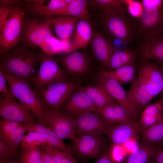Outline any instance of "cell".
I'll list each match as a JSON object with an SVG mask.
<instances>
[{
    "label": "cell",
    "instance_id": "cell-32",
    "mask_svg": "<svg viewBox=\"0 0 163 163\" xmlns=\"http://www.w3.org/2000/svg\"><path fill=\"white\" fill-rule=\"evenodd\" d=\"M22 142L21 149L32 147H40L48 144L47 138L43 133L36 131H28Z\"/></svg>",
    "mask_w": 163,
    "mask_h": 163
},
{
    "label": "cell",
    "instance_id": "cell-18",
    "mask_svg": "<svg viewBox=\"0 0 163 163\" xmlns=\"http://www.w3.org/2000/svg\"><path fill=\"white\" fill-rule=\"evenodd\" d=\"M68 5L64 0H51L47 5L25 0L23 8L26 13L40 17L62 16Z\"/></svg>",
    "mask_w": 163,
    "mask_h": 163
},
{
    "label": "cell",
    "instance_id": "cell-19",
    "mask_svg": "<svg viewBox=\"0 0 163 163\" xmlns=\"http://www.w3.org/2000/svg\"><path fill=\"white\" fill-rule=\"evenodd\" d=\"M94 55L98 61L108 69L110 57L116 49L110 40L101 34L93 33L90 42Z\"/></svg>",
    "mask_w": 163,
    "mask_h": 163
},
{
    "label": "cell",
    "instance_id": "cell-3",
    "mask_svg": "<svg viewBox=\"0 0 163 163\" xmlns=\"http://www.w3.org/2000/svg\"><path fill=\"white\" fill-rule=\"evenodd\" d=\"M100 19L106 31L125 45L130 46L139 41L136 18L129 14L127 7L116 11L101 13Z\"/></svg>",
    "mask_w": 163,
    "mask_h": 163
},
{
    "label": "cell",
    "instance_id": "cell-34",
    "mask_svg": "<svg viewBox=\"0 0 163 163\" xmlns=\"http://www.w3.org/2000/svg\"><path fill=\"white\" fill-rule=\"evenodd\" d=\"M40 147L51 155L56 163H78L72 155L56 147L48 144Z\"/></svg>",
    "mask_w": 163,
    "mask_h": 163
},
{
    "label": "cell",
    "instance_id": "cell-41",
    "mask_svg": "<svg viewBox=\"0 0 163 163\" xmlns=\"http://www.w3.org/2000/svg\"><path fill=\"white\" fill-rule=\"evenodd\" d=\"M24 4V2L19 0H0V5L15 6H16L21 7Z\"/></svg>",
    "mask_w": 163,
    "mask_h": 163
},
{
    "label": "cell",
    "instance_id": "cell-36",
    "mask_svg": "<svg viewBox=\"0 0 163 163\" xmlns=\"http://www.w3.org/2000/svg\"><path fill=\"white\" fill-rule=\"evenodd\" d=\"M28 131V127L27 123H23L7 139L3 141L13 147L20 149L21 148L22 142L25 136V134Z\"/></svg>",
    "mask_w": 163,
    "mask_h": 163
},
{
    "label": "cell",
    "instance_id": "cell-12",
    "mask_svg": "<svg viewBox=\"0 0 163 163\" xmlns=\"http://www.w3.org/2000/svg\"><path fill=\"white\" fill-rule=\"evenodd\" d=\"M108 139L103 135H84L75 137L73 150L78 158H99L108 149Z\"/></svg>",
    "mask_w": 163,
    "mask_h": 163
},
{
    "label": "cell",
    "instance_id": "cell-2",
    "mask_svg": "<svg viewBox=\"0 0 163 163\" xmlns=\"http://www.w3.org/2000/svg\"><path fill=\"white\" fill-rule=\"evenodd\" d=\"M36 48L21 44L0 55V70L26 81L31 85L41 52Z\"/></svg>",
    "mask_w": 163,
    "mask_h": 163
},
{
    "label": "cell",
    "instance_id": "cell-28",
    "mask_svg": "<svg viewBox=\"0 0 163 163\" xmlns=\"http://www.w3.org/2000/svg\"><path fill=\"white\" fill-rule=\"evenodd\" d=\"M138 57L136 51L126 48L122 50L116 49L110 59L108 69L112 70L135 62Z\"/></svg>",
    "mask_w": 163,
    "mask_h": 163
},
{
    "label": "cell",
    "instance_id": "cell-16",
    "mask_svg": "<svg viewBox=\"0 0 163 163\" xmlns=\"http://www.w3.org/2000/svg\"><path fill=\"white\" fill-rule=\"evenodd\" d=\"M60 109L59 112L74 118L90 112L98 113L87 94L78 86Z\"/></svg>",
    "mask_w": 163,
    "mask_h": 163
},
{
    "label": "cell",
    "instance_id": "cell-47",
    "mask_svg": "<svg viewBox=\"0 0 163 163\" xmlns=\"http://www.w3.org/2000/svg\"><path fill=\"white\" fill-rule=\"evenodd\" d=\"M161 72L163 74V66L159 68Z\"/></svg>",
    "mask_w": 163,
    "mask_h": 163
},
{
    "label": "cell",
    "instance_id": "cell-27",
    "mask_svg": "<svg viewBox=\"0 0 163 163\" xmlns=\"http://www.w3.org/2000/svg\"><path fill=\"white\" fill-rule=\"evenodd\" d=\"M142 145H163V116L157 123L140 132Z\"/></svg>",
    "mask_w": 163,
    "mask_h": 163
},
{
    "label": "cell",
    "instance_id": "cell-49",
    "mask_svg": "<svg viewBox=\"0 0 163 163\" xmlns=\"http://www.w3.org/2000/svg\"><path fill=\"white\" fill-rule=\"evenodd\" d=\"M163 146V145H162ZM163 149V148H162Z\"/></svg>",
    "mask_w": 163,
    "mask_h": 163
},
{
    "label": "cell",
    "instance_id": "cell-39",
    "mask_svg": "<svg viewBox=\"0 0 163 163\" xmlns=\"http://www.w3.org/2000/svg\"><path fill=\"white\" fill-rule=\"evenodd\" d=\"M14 7L0 5V30L8 18Z\"/></svg>",
    "mask_w": 163,
    "mask_h": 163
},
{
    "label": "cell",
    "instance_id": "cell-35",
    "mask_svg": "<svg viewBox=\"0 0 163 163\" xmlns=\"http://www.w3.org/2000/svg\"><path fill=\"white\" fill-rule=\"evenodd\" d=\"M20 159L22 163H41L40 147L35 146L21 149Z\"/></svg>",
    "mask_w": 163,
    "mask_h": 163
},
{
    "label": "cell",
    "instance_id": "cell-40",
    "mask_svg": "<svg viewBox=\"0 0 163 163\" xmlns=\"http://www.w3.org/2000/svg\"><path fill=\"white\" fill-rule=\"evenodd\" d=\"M108 149L99 158L95 163H117L110 151Z\"/></svg>",
    "mask_w": 163,
    "mask_h": 163
},
{
    "label": "cell",
    "instance_id": "cell-23",
    "mask_svg": "<svg viewBox=\"0 0 163 163\" xmlns=\"http://www.w3.org/2000/svg\"><path fill=\"white\" fill-rule=\"evenodd\" d=\"M99 113L110 126L128 120H134L126 110L117 102L106 106L101 110Z\"/></svg>",
    "mask_w": 163,
    "mask_h": 163
},
{
    "label": "cell",
    "instance_id": "cell-37",
    "mask_svg": "<svg viewBox=\"0 0 163 163\" xmlns=\"http://www.w3.org/2000/svg\"><path fill=\"white\" fill-rule=\"evenodd\" d=\"M23 123L2 118L0 120V139L5 140Z\"/></svg>",
    "mask_w": 163,
    "mask_h": 163
},
{
    "label": "cell",
    "instance_id": "cell-29",
    "mask_svg": "<svg viewBox=\"0 0 163 163\" xmlns=\"http://www.w3.org/2000/svg\"><path fill=\"white\" fill-rule=\"evenodd\" d=\"M107 72L121 85L132 82L136 78V68L135 62Z\"/></svg>",
    "mask_w": 163,
    "mask_h": 163
},
{
    "label": "cell",
    "instance_id": "cell-25",
    "mask_svg": "<svg viewBox=\"0 0 163 163\" xmlns=\"http://www.w3.org/2000/svg\"><path fill=\"white\" fill-rule=\"evenodd\" d=\"M163 116V105L160 101L147 106L138 121L140 132L159 121Z\"/></svg>",
    "mask_w": 163,
    "mask_h": 163
},
{
    "label": "cell",
    "instance_id": "cell-1",
    "mask_svg": "<svg viewBox=\"0 0 163 163\" xmlns=\"http://www.w3.org/2000/svg\"><path fill=\"white\" fill-rule=\"evenodd\" d=\"M137 74L127 94L140 110L163 91V74L157 65L150 61H141Z\"/></svg>",
    "mask_w": 163,
    "mask_h": 163
},
{
    "label": "cell",
    "instance_id": "cell-14",
    "mask_svg": "<svg viewBox=\"0 0 163 163\" xmlns=\"http://www.w3.org/2000/svg\"><path fill=\"white\" fill-rule=\"evenodd\" d=\"M134 50L141 61L154 62L159 68L163 66V34L141 38Z\"/></svg>",
    "mask_w": 163,
    "mask_h": 163
},
{
    "label": "cell",
    "instance_id": "cell-9",
    "mask_svg": "<svg viewBox=\"0 0 163 163\" xmlns=\"http://www.w3.org/2000/svg\"><path fill=\"white\" fill-rule=\"evenodd\" d=\"M58 62L56 58L52 54L41 51L40 66L32 83L34 89H40L54 81L69 77V74Z\"/></svg>",
    "mask_w": 163,
    "mask_h": 163
},
{
    "label": "cell",
    "instance_id": "cell-42",
    "mask_svg": "<svg viewBox=\"0 0 163 163\" xmlns=\"http://www.w3.org/2000/svg\"><path fill=\"white\" fill-rule=\"evenodd\" d=\"M5 78L2 72L0 70V91L6 95L9 91L6 82Z\"/></svg>",
    "mask_w": 163,
    "mask_h": 163
},
{
    "label": "cell",
    "instance_id": "cell-26",
    "mask_svg": "<svg viewBox=\"0 0 163 163\" xmlns=\"http://www.w3.org/2000/svg\"><path fill=\"white\" fill-rule=\"evenodd\" d=\"M27 124L28 127V131H36L43 133L47 136L48 144L73 155V149L65 144L53 131L40 123Z\"/></svg>",
    "mask_w": 163,
    "mask_h": 163
},
{
    "label": "cell",
    "instance_id": "cell-15",
    "mask_svg": "<svg viewBox=\"0 0 163 163\" xmlns=\"http://www.w3.org/2000/svg\"><path fill=\"white\" fill-rule=\"evenodd\" d=\"M75 118V137L84 135L102 136L110 126L97 112L87 113Z\"/></svg>",
    "mask_w": 163,
    "mask_h": 163
},
{
    "label": "cell",
    "instance_id": "cell-38",
    "mask_svg": "<svg viewBox=\"0 0 163 163\" xmlns=\"http://www.w3.org/2000/svg\"><path fill=\"white\" fill-rule=\"evenodd\" d=\"M19 149L0 139V160L18 159L20 157Z\"/></svg>",
    "mask_w": 163,
    "mask_h": 163
},
{
    "label": "cell",
    "instance_id": "cell-10",
    "mask_svg": "<svg viewBox=\"0 0 163 163\" xmlns=\"http://www.w3.org/2000/svg\"><path fill=\"white\" fill-rule=\"evenodd\" d=\"M98 85L102 87L117 103L124 108L132 118L138 122L139 110L131 101L119 83L112 77L107 71L103 70L98 75Z\"/></svg>",
    "mask_w": 163,
    "mask_h": 163
},
{
    "label": "cell",
    "instance_id": "cell-7",
    "mask_svg": "<svg viewBox=\"0 0 163 163\" xmlns=\"http://www.w3.org/2000/svg\"><path fill=\"white\" fill-rule=\"evenodd\" d=\"M31 16L25 17L20 43L27 47L37 48L55 36V32L48 17Z\"/></svg>",
    "mask_w": 163,
    "mask_h": 163
},
{
    "label": "cell",
    "instance_id": "cell-5",
    "mask_svg": "<svg viewBox=\"0 0 163 163\" xmlns=\"http://www.w3.org/2000/svg\"><path fill=\"white\" fill-rule=\"evenodd\" d=\"M140 2L142 9L136 18L139 39L146 36L163 34V0Z\"/></svg>",
    "mask_w": 163,
    "mask_h": 163
},
{
    "label": "cell",
    "instance_id": "cell-4",
    "mask_svg": "<svg viewBox=\"0 0 163 163\" xmlns=\"http://www.w3.org/2000/svg\"><path fill=\"white\" fill-rule=\"evenodd\" d=\"M1 71L9 85L8 89L13 96L29 109L42 123V117L46 107L37 91L33 89L31 85L26 81Z\"/></svg>",
    "mask_w": 163,
    "mask_h": 163
},
{
    "label": "cell",
    "instance_id": "cell-13",
    "mask_svg": "<svg viewBox=\"0 0 163 163\" xmlns=\"http://www.w3.org/2000/svg\"><path fill=\"white\" fill-rule=\"evenodd\" d=\"M8 90V92L5 98L0 99V117L21 123H40L29 109L20 102L16 101V98Z\"/></svg>",
    "mask_w": 163,
    "mask_h": 163
},
{
    "label": "cell",
    "instance_id": "cell-8",
    "mask_svg": "<svg viewBox=\"0 0 163 163\" xmlns=\"http://www.w3.org/2000/svg\"><path fill=\"white\" fill-rule=\"evenodd\" d=\"M26 13L23 7L15 6L0 30V55L12 50L20 43Z\"/></svg>",
    "mask_w": 163,
    "mask_h": 163
},
{
    "label": "cell",
    "instance_id": "cell-33",
    "mask_svg": "<svg viewBox=\"0 0 163 163\" xmlns=\"http://www.w3.org/2000/svg\"><path fill=\"white\" fill-rule=\"evenodd\" d=\"M93 1L103 13L116 11L127 8L125 0H94Z\"/></svg>",
    "mask_w": 163,
    "mask_h": 163
},
{
    "label": "cell",
    "instance_id": "cell-43",
    "mask_svg": "<svg viewBox=\"0 0 163 163\" xmlns=\"http://www.w3.org/2000/svg\"><path fill=\"white\" fill-rule=\"evenodd\" d=\"M41 163H56L53 157L43 149L41 148Z\"/></svg>",
    "mask_w": 163,
    "mask_h": 163
},
{
    "label": "cell",
    "instance_id": "cell-46",
    "mask_svg": "<svg viewBox=\"0 0 163 163\" xmlns=\"http://www.w3.org/2000/svg\"><path fill=\"white\" fill-rule=\"evenodd\" d=\"M149 163H156L152 158L150 160Z\"/></svg>",
    "mask_w": 163,
    "mask_h": 163
},
{
    "label": "cell",
    "instance_id": "cell-11",
    "mask_svg": "<svg viewBox=\"0 0 163 163\" xmlns=\"http://www.w3.org/2000/svg\"><path fill=\"white\" fill-rule=\"evenodd\" d=\"M41 124L53 131L62 140H73L75 137V119L59 111L46 108Z\"/></svg>",
    "mask_w": 163,
    "mask_h": 163
},
{
    "label": "cell",
    "instance_id": "cell-24",
    "mask_svg": "<svg viewBox=\"0 0 163 163\" xmlns=\"http://www.w3.org/2000/svg\"><path fill=\"white\" fill-rule=\"evenodd\" d=\"M78 87L87 94L97 108L99 113L101 110L106 106L113 103L117 102L100 85L78 86Z\"/></svg>",
    "mask_w": 163,
    "mask_h": 163
},
{
    "label": "cell",
    "instance_id": "cell-17",
    "mask_svg": "<svg viewBox=\"0 0 163 163\" xmlns=\"http://www.w3.org/2000/svg\"><path fill=\"white\" fill-rule=\"evenodd\" d=\"M140 133L138 122L130 120L110 126L105 135L112 145H118L138 139Z\"/></svg>",
    "mask_w": 163,
    "mask_h": 163
},
{
    "label": "cell",
    "instance_id": "cell-30",
    "mask_svg": "<svg viewBox=\"0 0 163 163\" xmlns=\"http://www.w3.org/2000/svg\"><path fill=\"white\" fill-rule=\"evenodd\" d=\"M89 2V1L86 0H72L68 5L62 16H70L79 20L88 21L90 18L87 7Z\"/></svg>",
    "mask_w": 163,
    "mask_h": 163
},
{
    "label": "cell",
    "instance_id": "cell-6",
    "mask_svg": "<svg viewBox=\"0 0 163 163\" xmlns=\"http://www.w3.org/2000/svg\"><path fill=\"white\" fill-rule=\"evenodd\" d=\"M78 86L76 82L68 77L56 80L36 90L46 108L59 111Z\"/></svg>",
    "mask_w": 163,
    "mask_h": 163
},
{
    "label": "cell",
    "instance_id": "cell-22",
    "mask_svg": "<svg viewBox=\"0 0 163 163\" xmlns=\"http://www.w3.org/2000/svg\"><path fill=\"white\" fill-rule=\"evenodd\" d=\"M92 34L91 27L88 21L79 20L72 36L69 52L86 47L90 42Z\"/></svg>",
    "mask_w": 163,
    "mask_h": 163
},
{
    "label": "cell",
    "instance_id": "cell-20",
    "mask_svg": "<svg viewBox=\"0 0 163 163\" xmlns=\"http://www.w3.org/2000/svg\"><path fill=\"white\" fill-rule=\"evenodd\" d=\"M56 58L69 74H84L87 72L89 67L88 57L82 53L76 51Z\"/></svg>",
    "mask_w": 163,
    "mask_h": 163
},
{
    "label": "cell",
    "instance_id": "cell-31",
    "mask_svg": "<svg viewBox=\"0 0 163 163\" xmlns=\"http://www.w3.org/2000/svg\"><path fill=\"white\" fill-rule=\"evenodd\" d=\"M156 145H142L128 157L124 163H149L157 148Z\"/></svg>",
    "mask_w": 163,
    "mask_h": 163
},
{
    "label": "cell",
    "instance_id": "cell-48",
    "mask_svg": "<svg viewBox=\"0 0 163 163\" xmlns=\"http://www.w3.org/2000/svg\"><path fill=\"white\" fill-rule=\"evenodd\" d=\"M160 102L163 105V96L162 97V99Z\"/></svg>",
    "mask_w": 163,
    "mask_h": 163
},
{
    "label": "cell",
    "instance_id": "cell-45",
    "mask_svg": "<svg viewBox=\"0 0 163 163\" xmlns=\"http://www.w3.org/2000/svg\"><path fill=\"white\" fill-rule=\"evenodd\" d=\"M0 163H22L21 159H12L8 160H0Z\"/></svg>",
    "mask_w": 163,
    "mask_h": 163
},
{
    "label": "cell",
    "instance_id": "cell-21",
    "mask_svg": "<svg viewBox=\"0 0 163 163\" xmlns=\"http://www.w3.org/2000/svg\"><path fill=\"white\" fill-rule=\"evenodd\" d=\"M47 17L51 22L55 33L61 41L69 40L79 20L76 17L68 15Z\"/></svg>",
    "mask_w": 163,
    "mask_h": 163
},
{
    "label": "cell",
    "instance_id": "cell-44",
    "mask_svg": "<svg viewBox=\"0 0 163 163\" xmlns=\"http://www.w3.org/2000/svg\"><path fill=\"white\" fill-rule=\"evenodd\" d=\"M152 158L156 163H163V149L161 147L157 148Z\"/></svg>",
    "mask_w": 163,
    "mask_h": 163
}]
</instances>
